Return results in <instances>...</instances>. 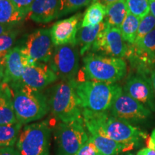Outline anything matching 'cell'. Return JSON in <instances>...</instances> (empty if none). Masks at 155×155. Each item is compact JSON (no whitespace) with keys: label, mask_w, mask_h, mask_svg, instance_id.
<instances>
[{"label":"cell","mask_w":155,"mask_h":155,"mask_svg":"<svg viewBox=\"0 0 155 155\" xmlns=\"http://www.w3.org/2000/svg\"><path fill=\"white\" fill-rule=\"evenodd\" d=\"M85 127L88 133H102L112 140L134 149L141 139H147V134L129 122L114 117L106 111L96 112L82 110Z\"/></svg>","instance_id":"obj_1"},{"label":"cell","mask_w":155,"mask_h":155,"mask_svg":"<svg viewBox=\"0 0 155 155\" xmlns=\"http://www.w3.org/2000/svg\"><path fill=\"white\" fill-rule=\"evenodd\" d=\"M73 85L80 107L96 112L110 110L116 98L123 92L121 87L115 83L73 80Z\"/></svg>","instance_id":"obj_2"},{"label":"cell","mask_w":155,"mask_h":155,"mask_svg":"<svg viewBox=\"0 0 155 155\" xmlns=\"http://www.w3.org/2000/svg\"><path fill=\"white\" fill-rule=\"evenodd\" d=\"M17 121L22 125L42 119L49 111L48 100L40 91L25 86L22 82L9 86Z\"/></svg>","instance_id":"obj_3"},{"label":"cell","mask_w":155,"mask_h":155,"mask_svg":"<svg viewBox=\"0 0 155 155\" xmlns=\"http://www.w3.org/2000/svg\"><path fill=\"white\" fill-rule=\"evenodd\" d=\"M83 61L82 71L86 81L115 83L127 74V63L122 58L90 53Z\"/></svg>","instance_id":"obj_4"},{"label":"cell","mask_w":155,"mask_h":155,"mask_svg":"<svg viewBox=\"0 0 155 155\" xmlns=\"http://www.w3.org/2000/svg\"><path fill=\"white\" fill-rule=\"evenodd\" d=\"M48 100L52 114L61 122H69L83 118L73 80L62 81L54 86Z\"/></svg>","instance_id":"obj_5"},{"label":"cell","mask_w":155,"mask_h":155,"mask_svg":"<svg viewBox=\"0 0 155 155\" xmlns=\"http://www.w3.org/2000/svg\"><path fill=\"white\" fill-rule=\"evenodd\" d=\"M50 129L48 121L25 126L16 142L21 155H49Z\"/></svg>","instance_id":"obj_6"},{"label":"cell","mask_w":155,"mask_h":155,"mask_svg":"<svg viewBox=\"0 0 155 155\" xmlns=\"http://www.w3.org/2000/svg\"><path fill=\"white\" fill-rule=\"evenodd\" d=\"M55 137L60 155H75L89 139L83 118L58 124Z\"/></svg>","instance_id":"obj_7"},{"label":"cell","mask_w":155,"mask_h":155,"mask_svg":"<svg viewBox=\"0 0 155 155\" xmlns=\"http://www.w3.org/2000/svg\"><path fill=\"white\" fill-rule=\"evenodd\" d=\"M49 66L63 81L74 80L79 66V55L76 45L55 46Z\"/></svg>","instance_id":"obj_8"},{"label":"cell","mask_w":155,"mask_h":155,"mask_svg":"<svg viewBox=\"0 0 155 155\" xmlns=\"http://www.w3.org/2000/svg\"><path fill=\"white\" fill-rule=\"evenodd\" d=\"M91 48L94 51H101L111 57L122 58L127 55L128 45L126 44L119 28L106 24Z\"/></svg>","instance_id":"obj_9"},{"label":"cell","mask_w":155,"mask_h":155,"mask_svg":"<svg viewBox=\"0 0 155 155\" xmlns=\"http://www.w3.org/2000/svg\"><path fill=\"white\" fill-rule=\"evenodd\" d=\"M110 111L114 117L129 123L142 121L151 114L148 108L124 92L116 98Z\"/></svg>","instance_id":"obj_10"},{"label":"cell","mask_w":155,"mask_h":155,"mask_svg":"<svg viewBox=\"0 0 155 155\" xmlns=\"http://www.w3.org/2000/svg\"><path fill=\"white\" fill-rule=\"evenodd\" d=\"M24 49L27 55L35 62L48 63L54 51V45L48 29H40L27 38Z\"/></svg>","instance_id":"obj_11"},{"label":"cell","mask_w":155,"mask_h":155,"mask_svg":"<svg viewBox=\"0 0 155 155\" xmlns=\"http://www.w3.org/2000/svg\"><path fill=\"white\" fill-rule=\"evenodd\" d=\"M35 63L27 55L23 46L12 48L3 61L5 75L3 83H7L9 86L20 83L25 68Z\"/></svg>","instance_id":"obj_12"},{"label":"cell","mask_w":155,"mask_h":155,"mask_svg":"<svg viewBox=\"0 0 155 155\" xmlns=\"http://www.w3.org/2000/svg\"><path fill=\"white\" fill-rule=\"evenodd\" d=\"M58 79V76L49 65L36 62L33 65L25 68L21 82L31 88L41 91Z\"/></svg>","instance_id":"obj_13"},{"label":"cell","mask_w":155,"mask_h":155,"mask_svg":"<svg viewBox=\"0 0 155 155\" xmlns=\"http://www.w3.org/2000/svg\"><path fill=\"white\" fill-rule=\"evenodd\" d=\"M82 14L78 13L68 18L55 22L50 29V36L54 46L76 45L78 26L82 20Z\"/></svg>","instance_id":"obj_14"},{"label":"cell","mask_w":155,"mask_h":155,"mask_svg":"<svg viewBox=\"0 0 155 155\" xmlns=\"http://www.w3.org/2000/svg\"><path fill=\"white\" fill-rule=\"evenodd\" d=\"M124 93L146 107L154 110V91L150 78L139 75L131 77L126 83Z\"/></svg>","instance_id":"obj_15"},{"label":"cell","mask_w":155,"mask_h":155,"mask_svg":"<svg viewBox=\"0 0 155 155\" xmlns=\"http://www.w3.org/2000/svg\"><path fill=\"white\" fill-rule=\"evenodd\" d=\"M59 0H35L28 14L37 23H48L58 18Z\"/></svg>","instance_id":"obj_16"},{"label":"cell","mask_w":155,"mask_h":155,"mask_svg":"<svg viewBox=\"0 0 155 155\" xmlns=\"http://www.w3.org/2000/svg\"><path fill=\"white\" fill-rule=\"evenodd\" d=\"M89 134V139L96 145L101 155H118L121 152L133 150L130 147L112 140L102 133L91 132Z\"/></svg>","instance_id":"obj_17"},{"label":"cell","mask_w":155,"mask_h":155,"mask_svg":"<svg viewBox=\"0 0 155 155\" xmlns=\"http://www.w3.org/2000/svg\"><path fill=\"white\" fill-rule=\"evenodd\" d=\"M13 106L12 94L10 87L3 83L0 88V125L17 123Z\"/></svg>","instance_id":"obj_18"},{"label":"cell","mask_w":155,"mask_h":155,"mask_svg":"<svg viewBox=\"0 0 155 155\" xmlns=\"http://www.w3.org/2000/svg\"><path fill=\"white\" fill-rule=\"evenodd\" d=\"M106 22H103L99 25L93 27H80L77 33V43L80 46L81 55L88 51L92 48L100 32L105 28Z\"/></svg>","instance_id":"obj_19"},{"label":"cell","mask_w":155,"mask_h":155,"mask_svg":"<svg viewBox=\"0 0 155 155\" xmlns=\"http://www.w3.org/2000/svg\"><path fill=\"white\" fill-rule=\"evenodd\" d=\"M25 17L26 15L19 11L11 0H0V23L13 28Z\"/></svg>","instance_id":"obj_20"},{"label":"cell","mask_w":155,"mask_h":155,"mask_svg":"<svg viewBox=\"0 0 155 155\" xmlns=\"http://www.w3.org/2000/svg\"><path fill=\"white\" fill-rule=\"evenodd\" d=\"M128 12L126 0H119L111 4L106 7L105 22L111 27L120 28Z\"/></svg>","instance_id":"obj_21"},{"label":"cell","mask_w":155,"mask_h":155,"mask_svg":"<svg viewBox=\"0 0 155 155\" xmlns=\"http://www.w3.org/2000/svg\"><path fill=\"white\" fill-rule=\"evenodd\" d=\"M106 15V7L101 2L92 3L85 12L81 27H93L103 22Z\"/></svg>","instance_id":"obj_22"},{"label":"cell","mask_w":155,"mask_h":155,"mask_svg":"<svg viewBox=\"0 0 155 155\" xmlns=\"http://www.w3.org/2000/svg\"><path fill=\"white\" fill-rule=\"evenodd\" d=\"M140 20L139 17L128 12L127 17L119 28L125 42L129 44L134 43Z\"/></svg>","instance_id":"obj_23"},{"label":"cell","mask_w":155,"mask_h":155,"mask_svg":"<svg viewBox=\"0 0 155 155\" xmlns=\"http://www.w3.org/2000/svg\"><path fill=\"white\" fill-rule=\"evenodd\" d=\"M22 127V124L19 122L12 124L0 125V147L14 146Z\"/></svg>","instance_id":"obj_24"},{"label":"cell","mask_w":155,"mask_h":155,"mask_svg":"<svg viewBox=\"0 0 155 155\" xmlns=\"http://www.w3.org/2000/svg\"><path fill=\"white\" fill-rule=\"evenodd\" d=\"M134 44L155 65V28L140 42Z\"/></svg>","instance_id":"obj_25"},{"label":"cell","mask_w":155,"mask_h":155,"mask_svg":"<svg viewBox=\"0 0 155 155\" xmlns=\"http://www.w3.org/2000/svg\"><path fill=\"white\" fill-rule=\"evenodd\" d=\"M91 0H59L58 18L74 12L78 9L88 6Z\"/></svg>","instance_id":"obj_26"},{"label":"cell","mask_w":155,"mask_h":155,"mask_svg":"<svg viewBox=\"0 0 155 155\" xmlns=\"http://www.w3.org/2000/svg\"><path fill=\"white\" fill-rule=\"evenodd\" d=\"M126 2L128 11L139 19L150 12L149 0H126Z\"/></svg>","instance_id":"obj_27"},{"label":"cell","mask_w":155,"mask_h":155,"mask_svg":"<svg viewBox=\"0 0 155 155\" xmlns=\"http://www.w3.org/2000/svg\"><path fill=\"white\" fill-rule=\"evenodd\" d=\"M17 35V32L12 30L0 35V62L3 63L6 55L12 48Z\"/></svg>","instance_id":"obj_28"},{"label":"cell","mask_w":155,"mask_h":155,"mask_svg":"<svg viewBox=\"0 0 155 155\" xmlns=\"http://www.w3.org/2000/svg\"><path fill=\"white\" fill-rule=\"evenodd\" d=\"M154 28L155 17L151 14V12H150L142 19H141L134 43L140 42L147 34L152 32Z\"/></svg>","instance_id":"obj_29"},{"label":"cell","mask_w":155,"mask_h":155,"mask_svg":"<svg viewBox=\"0 0 155 155\" xmlns=\"http://www.w3.org/2000/svg\"><path fill=\"white\" fill-rule=\"evenodd\" d=\"M75 155H101V154L96 145L88 139Z\"/></svg>","instance_id":"obj_30"},{"label":"cell","mask_w":155,"mask_h":155,"mask_svg":"<svg viewBox=\"0 0 155 155\" xmlns=\"http://www.w3.org/2000/svg\"><path fill=\"white\" fill-rule=\"evenodd\" d=\"M11 1L19 11L22 12L24 15H28L31 5H32L35 0H11Z\"/></svg>","instance_id":"obj_31"},{"label":"cell","mask_w":155,"mask_h":155,"mask_svg":"<svg viewBox=\"0 0 155 155\" xmlns=\"http://www.w3.org/2000/svg\"><path fill=\"white\" fill-rule=\"evenodd\" d=\"M0 155H21L17 150L12 147H0Z\"/></svg>","instance_id":"obj_32"},{"label":"cell","mask_w":155,"mask_h":155,"mask_svg":"<svg viewBox=\"0 0 155 155\" xmlns=\"http://www.w3.org/2000/svg\"><path fill=\"white\" fill-rule=\"evenodd\" d=\"M147 147L155 151V129L152 131L150 137L147 138Z\"/></svg>","instance_id":"obj_33"},{"label":"cell","mask_w":155,"mask_h":155,"mask_svg":"<svg viewBox=\"0 0 155 155\" xmlns=\"http://www.w3.org/2000/svg\"><path fill=\"white\" fill-rule=\"evenodd\" d=\"M137 155H155V151L147 147V148H144L142 150H139L137 152Z\"/></svg>","instance_id":"obj_34"},{"label":"cell","mask_w":155,"mask_h":155,"mask_svg":"<svg viewBox=\"0 0 155 155\" xmlns=\"http://www.w3.org/2000/svg\"><path fill=\"white\" fill-rule=\"evenodd\" d=\"M12 30V27L7 26V25H3L2 24V23H0V35L5 34L7 32H9V31Z\"/></svg>","instance_id":"obj_35"},{"label":"cell","mask_w":155,"mask_h":155,"mask_svg":"<svg viewBox=\"0 0 155 155\" xmlns=\"http://www.w3.org/2000/svg\"><path fill=\"white\" fill-rule=\"evenodd\" d=\"M150 80H151V83H152L153 91H154V94L155 96V68H154L152 71H151Z\"/></svg>","instance_id":"obj_36"},{"label":"cell","mask_w":155,"mask_h":155,"mask_svg":"<svg viewBox=\"0 0 155 155\" xmlns=\"http://www.w3.org/2000/svg\"><path fill=\"white\" fill-rule=\"evenodd\" d=\"M150 12L155 17V0H149Z\"/></svg>","instance_id":"obj_37"},{"label":"cell","mask_w":155,"mask_h":155,"mask_svg":"<svg viewBox=\"0 0 155 155\" xmlns=\"http://www.w3.org/2000/svg\"><path fill=\"white\" fill-rule=\"evenodd\" d=\"M4 78H5V75H4V65L3 64H2V65H0V88H1L2 85L3 83Z\"/></svg>","instance_id":"obj_38"},{"label":"cell","mask_w":155,"mask_h":155,"mask_svg":"<svg viewBox=\"0 0 155 155\" xmlns=\"http://www.w3.org/2000/svg\"><path fill=\"white\" fill-rule=\"evenodd\" d=\"M118 1H119V0H102L101 2L104 5H105L106 7H107V6L111 5V4H113L114 2H116Z\"/></svg>","instance_id":"obj_39"},{"label":"cell","mask_w":155,"mask_h":155,"mask_svg":"<svg viewBox=\"0 0 155 155\" xmlns=\"http://www.w3.org/2000/svg\"><path fill=\"white\" fill-rule=\"evenodd\" d=\"M91 1L93 3H95V2H101L102 0H91Z\"/></svg>","instance_id":"obj_40"},{"label":"cell","mask_w":155,"mask_h":155,"mask_svg":"<svg viewBox=\"0 0 155 155\" xmlns=\"http://www.w3.org/2000/svg\"><path fill=\"white\" fill-rule=\"evenodd\" d=\"M126 155H134L133 154H131V153H129V154H126Z\"/></svg>","instance_id":"obj_41"},{"label":"cell","mask_w":155,"mask_h":155,"mask_svg":"<svg viewBox=\"0 0 155 155\" xmlns=\"http://www.w3.org/2000/svg\"><path fill=\"white\" fill-rule=\"evenodd\" d=\"M2 64H3V63H1V62H0V65H2Z\"/></svg>","instance_id":"obj_42"}]
</instances>
